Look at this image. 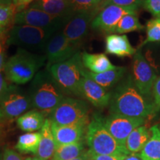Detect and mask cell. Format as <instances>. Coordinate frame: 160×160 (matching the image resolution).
I'll list each match as a JSON object with an SVG mask.
<instances>
[{"label": "cell", "instance_id": "cell-1", "mask_svg": "<svg viewBox=\"0 0 160 160\" xmlns=\"http://www.w3.org/2000/svg\"><path fill=\"white\" fill-rule=\"evenodd\" d=\"M145 97L138 91L132 77H129L112 94L110 111L126 117L145 119L154 114L159 108Z\"/></svg>", "mask_w": 160, "mask_h": 160}, {"label": "cell", "instance_id": "cell-2", "mask_svg": "<svg viewBox=\"0 0 160 160\" xmlns=\"http://www.w3.org/2000/svg\"><path fill=\"white\" fill-rule=\"evenodd\" d=\"M31 82L29 95L32 107L50 115L64 99L62 91L47 68L38 71Z\"/></svg>", "mask_w": 160, "mask_h": 160}, {"label": "cell", "instance_id": "cell-3", "mask_svg": "<svg viewBox=\"0 0 160 160\" xmlns=\"http://www.w3.org/2000/svg\"><path fill=\"white\" fill-rule=\"evenodd\" d=\"M45 56L19 48L5 62L4 68L6 79L16 85H24L31 82L43 65Z\"/></svg>", "mask_w": 160, "mask_h": 160}, {"label": "cell", "instance_id": "cell-4", "mask_svg": "<svg viewBox=\"0 0 160 160\" xmlns=\"http://www.w3.org/2000/svg\"><path fill=\"white\" fill-rule=\"evenodd\" d=\"M63 93L81 97V82L84 76V67L81 53L77 52L67 61L46 68Z\"/></svg>", "mask_w": 160, "mask_h": 160}, {"label": "cell", "instance_id": "cell-5", "mask_svg": "<svg viewBox=\"0 0 160 160\" xmlns=\"http://www.w3.org/2000/svg\"><path fill=\"white\" fill-rule=\"evenodd\" d=\"M86 142L89 151L96 154H130L125 146L118 142L109 133L104 124V119L99 115H93L88 123Z\"/></svg>", "mask_w": 160, "mask_h": 160}, {"label": "cell", "instance_id": "cell-6", "mask_svg": "<svg viewBox=\"0 0 160 160\" xmlns=\"http://www.w3.org/2000/svg\"><path fill=\"white\" fill-rule=\"evenodd\" d=\"M52 29L40 28L29 25H14L10 31L6 44L34 53H45L50 39L56 32Z\"/></svg>", "mask_w": 160, "mask_h": 160}, {"label": "cell", "instance_id": "cell-7", "mask_svg": "<svg viewBox=\"0 0 160 160\" xmlns=\"http://www.w3.org/2000/svg\"><path fill=\"white\" fill-rule=\"evenodd\" d=\"M52 122L59 125L88 123V106L81 99L64 97L50 114Z\"/></svg>", "mask_w": 160, "mask_h": 160}, {"label": "cell", "instance_id": "cell-8", "mask_svg": "<svg viewBox=\"0 0 160 160\" xmlns=\"http://www.w3.org/2000/svg\"><path fill=\"white\" fill-rule=\"evenodd\" d=\"M31 107L29 94L17 86L8 85L7 91L0 98V118L7 119L19 118Z\"/></svg>", "mask_w": 160, "mask_h": 160}, {"label": "cell", "instance_id": "cell-9", "mask_svg": "<svg viewBox=\"0 0 160 160\" xmlns=\"http://www.w3.org/2000/svg\"><path fill=\"white\" fill-rule=\"evenodd\" d=\"M139 7L137 6H119L108 5L104 7L91 22L93 29L107 33H116L118 23L126 14H137Z\"/></svg>", "mask_w": 160, "mask_h": 160}, {"label": "cell", "instance_id": "cell-10", "mask_svg": "<svg viewBox=\"0 0 160 160\" xmlns=\"http://www.w3.org/2000/svg\"><path fill=\"white\" fill-rule=\"evenodd\" d=\"M67 19L54 17L41 10L26 8L16 13L13 22L15 25H29L40 28L59 31L63 28Z\"/></svg>", "mask_w": 160, "mask_h": 160}, {"label": "cell", "instance_id": "cell-11", "mask_svg": "<svg viewBox=\"0 0 160 160\" xmlns=\"http://www.w3.org/2000/svg\"><path fill=\"white\" fill-rule=\"evenodd\" d=\"M132 78L138 91L142 94L145 97L151 94L157 77L154 70L140 51H137L133 55Z\"/></svg>", "mask_w": 160, "mask_h": 160}, {"label": "cell", "instance_id": "cell-12", "mask_svg": "<svg viewBox=\"0 0 160 160\" xmlns=\"http://www.w3.org/2000/svg\"><path fill=\"white\" fill-rule=\"evenodd\" d=\"M144 118H134L122 116L117 113H111L106 119L104 124L109 133L122 145L125 146L128 136L133 130L145 123Z\"/></svg>", "mask_w": 160, "mask_h": 160}, {"label": "cell", "instance_id": "cell-13", "mask_svg": "<svg viewBox=\"0 0 160 160\" xmlns=\"http://www.w3.org/2000/svg\"><path fill=\"white\" fill-rule=\"evenodd\" d=\"M77 46L66 38L62 29L52 36L45 50L46 59L48 65H53L67 61L77 53Z\"/></svg>", "mask_w": 160, "mask_h": 160}, {"label": "cell", "instance_id": "cell-14", "mask_svg": "<svg viewBox=\"0 0 160 160\" xmlns=\"http://www.w3.org/2000/svg\"><path fill=\"white\" fill-rule=\"evenodd\" d=\"M95 17L87 13H73L64 25L62 33L71 42L77 46L87 37L90 25Z\"/></svg>", "mask_w": 160, "mask_h": 160}, {"label": "cell", "instance_id": "cell-15", "mask_svg": "<svg viewBox=\"0 0 160 160\" xmlns=\"http://www.w3.org/2000/svg\"><path fill=\"white\" fill-rule=\"evenodd\" d=\"M84 71V76L81 82V97L85 98L89 102L97 108H105L110 104L111 96L107 90L95 82L93 79L88 77Z\"/></svg>", "mask_w": 160, "mask_h": 160}, {"label": "cell", "instance_id": "cell-16", "mask_svg": "<svg viewBox=\"0 0 160 160\" xmlns=\"http://www.w3.org/2000/svg\"><path fill=\"white\" fill-rule=\"evenodd\" d=\"M85 128V124L59 125L51 122V131L57 146L82 142Z\"/></svg>", "mask_w": 160, "mask_h": 160}, {"label": "cell", "instance_id": "cell-17", "mask_svg": "<svg viewBox=\"0 0 160 160\" xmlns=\"http://www.w3.org/2000/svg\"><path fill=\"white\" fill-rule=\"evenodd\" d=\"M136 52L125 34L113 33L105 38V53L122 58L133 56Z\"/></svg>", "mask_w": 160, "mask_h": 160}, {"label": "cell", "instance_id": "cell-18", "mask_svg": "<svg viewBox=\"0 0 160 160\" xmlns=\"http://www.w3.org/2000/svg\"><path fill=\"white\" fill-rule=\"evenodd\" d=\"M29 7L41 10L54 17L68 19L73 14L70 0H35Z\"/></svg>", "mask_w": 160, "mask_h": 160}, {"label": "cell", "instance_id": "cell-19", "mask_svg": "<svg viewBox=\"0 0 160 160\" xmlns=\"http://www.w3.org/2000/svg\"><path fill=\"white\" fill-rule=\"evenodd\" d=\"M41 138L36 157L42 160H51L54 154L57 145L51 131V122L46 119L40 131Z\"/></svg>", "mask_w": 160, "mask_h": 160}, {"label": "cell", "instance_id": "cell-20", "mask_svg": "<svg viewBox=\"0 0 160 160\" xmlns=\"http://www.w3.org/2000/svg\"><path fill=\"white\" fill-rule=\"evenodd\" d=\"M84 67L95 73L114 70L118 66L113 65L105 53H89L83 52L81 53Z\"/></svg>", "mask_w": 160, "mask_h": 160}, {"label": "cell", "instance_id": "cell-21", "mask_svg": "<svg viewBox=\"0 0 160 160\" xmlns=\"http://www.w3.org/2000/svg\"><path fill=\"white\" fill-rule=\"evenodd\" d=\"M151 134V130L144 125L133 130L126 139L125 145L129 153H140L149 140Z\"/></svg>", "mask_w": 160, "mask_h": 160}, {"label": "cell", "instance_id": "cell-22", "mask_svg": "<svg viewBox=\"0 0 160 160\" xmlns=\"http://www.w3.org/2000/svg\"><path fill=\"white\" fill-rule=\"evenodd\" d=\"M125 71L126 68L118 67L114 70H110L99 73H95L87 71L85 73L88 77L93 79L95 82L107 90L119 82V81L122 79Z\"/></svg>", "mask_w": 160, "mask_h": 160}, {"label": "cell", "instance_id": "cell-23", "mask_svg": "<svg viewBox=\"0 0 160 160\" xmlns=\"http://www.w3.org/2000/svg\"><path fill=\"white\" fill-rule=\"evenodd\" d=\"M45 114L37 110L29 111L17 119V125L22 131L31 133L42 128L45 124Z\"/></svg>", "mask_w": 160, "mask_h": 160}, {"label": "cell", "instance_id": "cell-24", "mask_svg": "<svg viewBox=\"0 0 160 160\" xmlns=\"http://www.w3.org/2000/svg\"><path fill=\"white\" fill-rule=\"evenodd\" d=\"M151 137L139 155L142 160H160V124L150 128Z\"/></svg>", "mask_w": 160, "mask_h": 160}, {"label": "cell", "instance_id": "cell-25", "mask_svg": "<svg viewBox=\"0 0 160 160\" xmlns=\"http://www.w3.org/2000/svg\"><path fill=\"white\" fill-rule=\"evenodd\" d=\"M84 144L82 142L68 145L57 146L54 154L51 160H71L75 159L85 152Z\"/></svg>", "mask_w": 160, "mask_h": 160}, {"label": "cell", "instance_id": "cell-26", "mask_svg": "<svg viewBox=\"0 0 160 160\" xmlns=\"http://www.w3.org/2000/svg\"><path fill=\"white\" fill-rule=\"evenodd\" d=\"M41 138L40 132H31L21 135L18 139L16 148L22 153H37Z\"/></svg>", "mask_w": 160, "mask_h": 160}, {"label": "cell", "instance_id": "cell-27", "mask_svg": "<svg viewBox=\"0 0 160 160\" xmlns=\"http://www.w3.org/2000/svg\"><path fill=\"white\" fill-rule=\"evenodd\" d=\"M145 28V26L140 23L137 14H126L118 23L116 33H124L133 31H139Z\"/></svg>", "mask_w": 160, "mask_h": 160}, {"label": "cell", "instance_id": "cell-28", "mask_svg": "<svg viewBox=\"0 0 160 160\" xmlns=\"http://www.w3.org/2000/svg\"><path fill=\"white\" fill-rule=\"evenodd\" d=\"M72 13H87L97 16L101 11V6L96 0H70Z\"/></svg>", "mask_w": 160, "mask_h": 160}, {"label": "cell", "instance_id": "cell-29", "mask_svg": "<svg viewBox=\"0 0 160 160\" xmlns=\"http://www.w3.org/2000/svg\"><path fill=\"white\" fill-rule=\"evenodd\" d=\"M145 29L146 38L141 46L150 42H160V18H153L148 21Z\"/></svg>", "mask_w": 160, "mask_h": 160}, {"label": "cell", "instance_id": "cell-30", "mask_svg": "<svg viewBox=\"0 0 160 160\" xmlns=\"http://www.w3.org/2000/svg\"><path fill=\"white\" fill-rule=\"evenodd\" d=\"M17 7L14 4L0 3V25L7 28L13 22Z\"/></svg>", "mask_w": 160, "mask_h": 160}, {"label": "cell", "instance_id": "cell-31", "mask_svg": "<svg viewBox=\"0 0 160 160\" xmlns=\"http://www.w3.org/2000/svg\"><path fill=\"white\" fill-rule=\"evenodd\" d=\"M143 7L155 18H160V0H145Z\"/></svg>", "mask_w": 160, "mask_h": 160}, {"label": "cell", "instance_id": "cell-32", "mask_svg": "<svg viewBox=\"0 0 160 160\" xmlns=\"http://www.w3.org/2000/svg\"><path fill=\"white\" fill-rule=\"evenodd\" d=\"M145 0H107L102 5V8L108 5H116L119 6H137L143 5Z\"/></svg>", "mask_w": 160, "mask_h": 160}, {"label": "cell", "instance_id": "cell-33", "mask_svg": "<svg viewBox=\"0 0 160 160\" xmlns=\"http://www.w3.org/2000/svg\"><path fill=\"white\" fill-rule=\"evenodd\" d=\"M89 160H124L128 155L122 154H96L89 150L87 151Z\"/></svg>", "mask_w": 160, "mask_h": 160}, {"label": "cell", "instance_id": "cell-34", "mask_svg": "<svg viewBox=\"0 0 160 160\" xmlns=\"http://www.w3.org/2000/svg\"><path fill=\"white\" fill-rule=\"evenodd\" d=\"M2 160H23V159L20 154L13 150L5 149L2 155Z\"/></svg>", "mask_w": 160, "mask_h": 160}, {"label": "cell", "instance_id": "cell-35", "mask_svg": "<svg viewBox=\"0 0 160 160\" xmlns=\"http://www.w3.org/2000/svg\"><path fill=\"white\" fill-rule=\"evenodd\" d=\"M153 93L155 99V104L160 108V77L156 79L153 87Z\"/></svg>", "mask_w": 160, "mask_h": 160}, {"label": "cell", "instance_id": "cell-36", "mask_svg": "<svg viewBox=\"0 0 160 160\" xmlns=\"http://www.w3.org/2000/svg\"><path fill=\"white\" fill-rule=\"evenodd\" d=\"M5 41H0V71H4L5 65Z\"/></svg>", "mask_w": 160, "mask_h": 160}, {"label": "cell", "instance_id": "cell-37", "mask_svg": "<svg viewBox=\"0 0 160 160\" xmlns=\"http://www.w3.org/2000/svg\"><path fill=\"white\" fill-rule=\"evenodd\" d=\"M6 80L7 79L5 78L4 71H0V98L2 97L8 88V85Z\"/></svg>", "mask_w": 160, "mask_h": 160}, {"label": "cell", "instance_id": "cell-38", "mask_svg": "<svg viewBox=\"0 0 160 160\" xmlns=\"http://www.w3.org/2000/svg\"><path fill=\"white\" fill-rule=\"evenodd\" d=\"M35 0H17L14 5L17 7V12L22 11L25 9L28 6H29L32 2H33Z\"/></svg>", "mask_w": 160, "mask_h": 160}, {"label": "cell", "instance_id": "cell-39", "mask_svg": "<svg viewBox=\"0 0 160 160\" xmlns=\"http://www.w3.org/2000/svg\"><path fill=\"white\" fill-rule=\"evenodd\" d=\"M124 160H142L139 153H130Z\"/></svg>", "mask_w": 160, "mask_h": 160}, {"label": "cell", "instance_id": "cell-40", "mask_svg": "<svg viewBox=\"0 0 160 160\" xmlns=\"http://www.w3.org/2000/svg\"><path fill=\"white\" fill-rule=\"evenodd\" d=\"M71 160H89V158H88V156L87 152H85V153H84L83 154L79 156V157H78L77 158H75V159H71Z\"/></svg>", "mask_w": 160, "mask_h": 160}, {"label": "cell", "instance_id": "cell-41", "mask_svg": "<svg viewBox=\"0 0 160 160\" xmlns=\"http://www.w3.org/2000/svg\"><path fill=\"white\" fill-rule=\"evenodd\" d=\"M5 29H6L5 27H3V26L0 25V41L3 39L4 34H5Z\"/></svg>", "mask_w": 160, "mask_h": 160}, {"label": "cell", "instance_id": "cell-42", "mask_svg": "<svg viewBox=\"0 0 160 160\" xmlns=\"http://www.w3.org/2000/svg\"><path fill=\"white\" fill-rule=\"evenodd\" d=\"M0 3L13 4V0H0Z\"/></svg>", "mask_w": 160, "mask_h": 160}, {"label": "cell", "instance_id": "cell-43", "mask_svg": "<svg viewBox=\"0 0 160 160\" xmlns=\"http://www.w3.org/2000/svg\"><path fill=\"white\" fill-rule=\"evenodd\" d=\"M106 1H107V0H96V2H97L100 6H101V8H102V5L105 4Z\"/></svg>", "mask_w": 160, "mask_h": 160}, {"label": "cell", "instance_id": "cell-44", "mask_svg": "<svg viewBox=\"0 0 160 160\" xmlns=\"http://www.w3.org/2000/svg\"><path fill=\"white\" fill-rule=\"evenodd\" d=\"M25 160H42V159H40L39 158H38V157H29L26 158V159H25Z\"/></svg>", "mask_w": 160, "mask_h": 160}, {"label": "cell", "instance_id": "cell-45", "mask_svg": "<svg viewBox=\"0 0 160 160\" xmlns=\"http://www.w3.org/2000/svg\"><path fill=\"white\" fill-rule=\"evenodd\" d=\"M0 160H2V155L0 153Z\"/></svg>", "mask_w": 160, "mask_h": 160}, {"label": "cell", "instance_id": "cell-46", "mask_svg": "<svg viewBox=\"0 0 160 160\" xmlns=\"http://www.w3.org/2000/svg\"><path fill=\"white\" fill-rule=\"evenodd\" d=\"M13 4H15V2H16V1H17V0H13Z\"/></svg>", "mask_w": 160, "mask_h": 160}]
</instances>
